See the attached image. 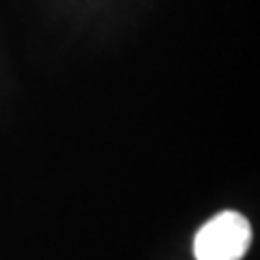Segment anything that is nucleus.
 I'll use <instances>...</instances> for the list:
<instances>
[{"label": "nucleus", "mask_w": 260, "mask_h": 260, "mask_svg": "<svg viewBox=\"0 0 260 260\" xmlns=\"http://www.w3.org/2000/svg\"><path fill=\"white\" fill-rule=\"evenodd\" d=\"M251 243V228L243 215L234 210L215 215L195 234V260H241Z\"/></svg>", "instance_id": "1"}]
</instances>
